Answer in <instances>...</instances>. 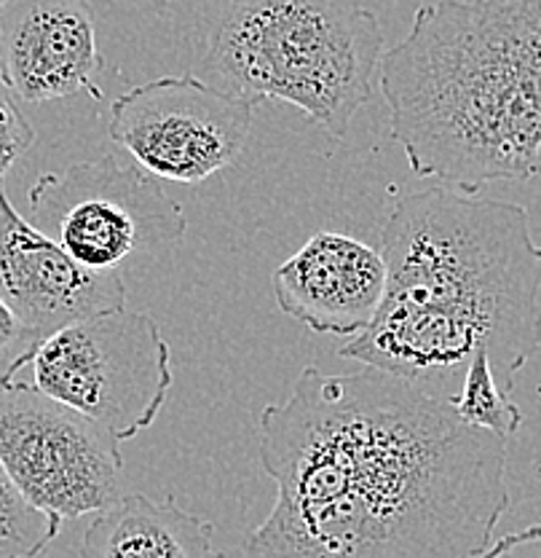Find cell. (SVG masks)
<instances>
[{"label": "cell", "mask_w": 541, "mask_h": 558, "mask_svg": "<svg viewBox=\"0 0 541 558\" xmlns=\"http://www.w3.org/2000/svg\"><path fill=\"white\" fill-rule=\"evenodd\" d=\"M258 457L276 502L244 558H475L509 508L507 438L368 365L300 371Z\"/></svg>", "instance_id": "6da1fadb"}, {"label": "cell", "mask_w": 541, "mask_h": 558, "mask_svg": "<svg viewBox=\"0 0 541 558\" xmlns=\"http://www.w3.org/2000/svg\"><path fill=\"white\" fill-rule=\"evenodd\" d=\"M381 255V310L341 357L447 400L488 352L509 392L541 349V247L526 207L447 185L405 194L383 223Z\"/></svg>", "instance_id": "7a4b0ae2"}, {"label": "cell", "mask_w": 541, "mask_h": 558, "mask_svg": "<svg viewBox=\"0 0 541 558\" xmlns=\"http://www.w3.org/2000/svg\"><path fill=\"white\" fill-rule=\"evenodd\" d=\"M392 140L418 178L477 194L541 174V0H438L381 57Z\"/></svg>", "instance_id": "3957f363"}, {"label": "cell", "mask_w": 541, "mask_h": 558, "mask_svg": "<svg viewBox=\"0 0 541 558\" xmlns=\"http://www.w3.org/2000/svg\"><path fill=\"white\" fill-rule=\"evenodd\" d=\"M381 57V22L359 0H229L207 65L236 95L290 102L343 137L372 97Z\"/></svg>", "instance_id": "277c9868"}, {"label": "cell", "mask_w": 541, "mask_h": 558, "mask_svg": "<svg viewBox=\"0 0 541 558\" xmlns=\"http://www.w3.org/2000/svg\"><path fill=\"white\" fill-rule=\"evenodd\" d=\"M33 387L108 429L119 444L159 418L172 389V352L159 323L126 306L46 336Z\"/></svg>", "instance_id": "5b68a950"}, {"label": "cell", "mask_w": 541, "mask_h": 558, "mask_svg": "<svg viewBox=\"0 0 541 558\" xmlns=\"http://www.w3.org/2000/svg\"><path fill=\"white\" fill-rule=\"evenodd\" d=\"M30 223L97 271H119L188 231L185 209L164 194L159 178L113 154L40 174L30 189Z\"/></svg>", "instance_id": "8992f818"}, {"label": "cell", "mask_w": 541, "mask_h": 558, "mask_svg": "<svg viewBox=\"0 0 541 558\" xmlns=\"http://www.w3.org/2000/svg\"><path fill=\"white\" fill-rule=\"evenodd\" d=\"M0 464L27 502L62 521L124 497L119 440L33 384H0Z\"/></svg>", "instance_id": "52a82bcc"}, {"label": "cell", "mask_w": 541, "mask_h": 558, "mask_svg": "<svg viewBox=\"0 0 541 558\" xmlns=\"http://www.w3.org/2000/svg\"><path fill=\"white\" fill-rule=\"evenodd\" d=\"M258 102L214 89L196 75H164L124 92L110 108L108 132L153 178L201 183L238 159Z\"/></svg>", "instance_id": "ba28073f"}, {"label": "cell", "mask_w": 541, "mask_h": 558, "mask_svg": "<svg viewBox=\"0 0 541 558\" xmlns=\"http://www.w3.org/2000/svg\"><path fill=\"white\" fill-rule=\"evenodd\" d=\"M104 57L89 0H0V78L20 102L102 100Z\"/></svg>", "instance_id": "9c48e42d"}, {"label": "cell", "mask_w": 541, "mask_h": 558, "mask_svg": "<svg viewBox=\"0 0 541 558\" xmlns=\"http://www.w3.org/2000/svg\"><path fill=\"white\" fill-rule=\"evenodd\" d=\"M0 299L40 336L126 306L121 271L78 264L62 244L16 213L0 189Z\"/></svg>", "instance_id": "30bf717a"}, {"label": "cell", "mask_w": 541, "mask_h": 558, "mask_svg": "<svg viewBox=\"0 0 541 558\" xmlns=\"http://www.w3.org/2000/svg\"><path fill=\"white\" fill-rule=\"evenodd\" d=\"M273 301L313 333L357 336L376 319L386 293L381 250L339 234L317 231L298 253L273 271Z\"/></svg>", "instance_id": "8fae6325"}, {"label": "cell", "mask_w": 541, "mask_h": 558, "mask_svg": "<svg viewBox=\"0 0 541 558\" xmlns=\"http://www.w3.org/2000/svg\"><path fill=\"white\" fill-rule=\"evenodd\" d=\"M214 526L164 497L126 494L97 513L81 539V558H223Z\"/></svg>", "instance_id": "7c38bea8"}, {"label": "cell", "mask_w": 541, "mask_h": 558, "mask_svg": "<svg viewBox=\"0 0 541 558\" xmlns=\"http://www.w3.org/2000/svg\"><path fill=\"white\" fill-rule=\"evenodd\" d=\"M447 403L467 424L502 435L507 440L522 427V411L512 403L507 389L499 384L488 352L475 354L462 387L453 398H447Z\"/></svg>", "instance_id": "4fadbf2b"}, {"label": "cell", "mask_w": 541, "mask_h": 558, "mask_svg": "<svg viewBox=\"0 0 541 558\" xmlns=\"http://www.w3.org/2000/svg\"><path fill=\"white\" fill-rule=\"evenodd\" d=\"M60 529L62 519L27 502L0 464V558H38Z\"/></svg>", "instance_id": "5bb4252c"}, {"label": "cell", "mask_w": 541, "mask_h": 558, "mask_svg": "<svg viewBox=\"0 0 541 558\" xmlns=\"http://www.w3.org/2000/svg\"><path fill=\"white\" fill-rule=\"evenodd\" d=\"M44 336L22 323V317L0 299V384L14 381L25 365H30Z\"/></svg>", "instance_id": "9a60e30c"}, {"label": "cell", "mask_w": 541, "mask_h": 558, "mask_svg": "<svg viewBox=\"0 0 541 558\" xmlns=\"http://www.w3.org/2000/svg\"><path fill=\"white\" fill-rule=\"evenodd\" d=\"M35 130L22 113L20 100L0 78V180L33 148Z\"/></svg>", "instance_id": "2e32d148"}, {"label": "cell", "mask_w": 541, "mask_h": 558, "mask_svg": "<svg viewBox=\"0 0 541 558\" xmlns=\"http://www.w3.org/2000/svg\"><path fill=\"white\" fill-rule=\"evenodd\" d=\"M475 558H541V523L499 537Z\"/></svg>", "instance_id": "e0dca14e"}, {"label": "cell", "mask_w": 541, "mask_h": 558, "mask_svg": "<svg viewBox=\"0 0 541 558\" xmlns=\"http://www.w3.org/2000/svg\"><path fill=\"white\" fill-rule=\"evenodd\" d=\"M110 3H126V5H135V9H143V11H164V9H170L172 3H177V0H110Z\"/></svg>", "instance_id": "ac0fdd59"}]
</instances>
